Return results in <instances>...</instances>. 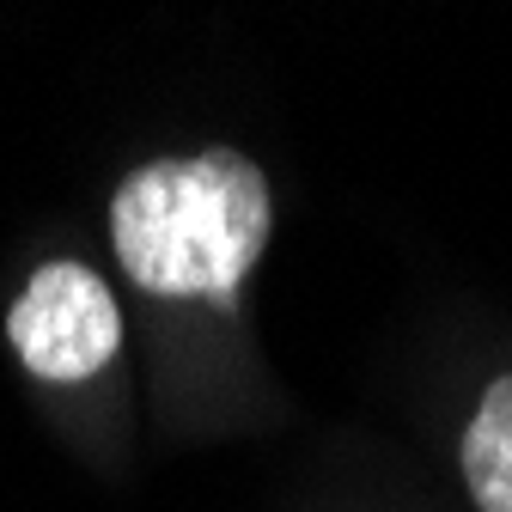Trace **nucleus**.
Returning <instances> with one entry per match:
<instances>
[{"label":"nucleus","mask_w":512,"mask_h":512,"mask_svg":"<svg viewBox=\"0 0 512 512\" xmlns=\"http://www.w3.org/2000/svg\"><path fill=\"white\" fill-rule=\"evenodd\" d=\"M269 226V183L232 147L141 165L110 202V238L128 281L159 299L232 305Z\"/></svg>","instance_id":"nucleus-1"},{"label":"nucleus","mask_w":512,"mask_h":512,"mask_svg":"<svg viewBox=\"0 0 512 512\" xmlns=\"http://www.w3.org/2000/svg\"><path fill=\"white\" fill-rule=\"evenodd\" d=\"M464 482L482 512H512V372L494 378L464 427Z\"/></svg>","instance_id":"nucleus-3"},{"label":"nucleus","mask_w":512,"mask_h":512,"mask_svg":"<svg viewBox=\"0 0 512 512\" xmlns=\"http://www.w3.org/2000/svg\"><path fill=\"white\" fill-rule=\"evenodd\" d=\"M7 336L37 378L80 384L116 354L122 317L110 287L86 263H43L7 311Z\"/></svg>","instance_id":"nucleus-2"}]
</instances>
